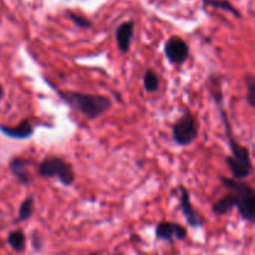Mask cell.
<instances>
[{
    "label": "cell",
    "instance_id": "1",
    "mask_svg": "<svg viewBox=\"0 0 255 255\" xmlns=\"http://www.w3.org/2000/svg\"><path fill=\"white\" fill-rule=\"evenodd\" d=\"M213 99L218 106L219 115L222 117V122L224 126L227 141H228L229 149H231V156L226 158V163L228 166L229 171L232 173V178L236 181H246L252 173H253V161L251 157V151L248 147L243 146L234 138L232 125L228 120L226 110L223 107V94H214Z\"/></svg>",
    "mask_w": 255,
    "mask_h": 255
},
{
    "label": "cell",
    "instance_id": "2",
    "mask_svg": "<svg viewBox=\"0 0 255 255\" xmlns=\"http://www.w3.org/2000/svg\"><path fill=\"white\" fill-rule=\"evenodd\" d=\"M60 99L76 110L89 120H96L106 114L112 106L110 97L96 94H82L76 91H61L56 90Z\"/></svg>",
    "mask_w": 255,
    "mask_h": 255
},
{
    "label": "cell",
    "instance_id": "3",
    "mask_svg": "<svg viewBox=\"0 0 255 255\" xmlns=\"http://www.w3.org/2000/svg\"><path fill=\"white\" fill-rule=\"evenodd\" d=\"M222 184L228 192H231L236 201V208L238 209L242 219L248 223L255 224V188L246 181H236L233 178L219 177Z\"/></svg>",
    "mask_w": 255,
    "mask_h": 255
},
{
    "label": "cell",
    "instance_id": "4",
    "mask_svg": "<svg viewBox=\"0 0 255 255\" xmlns=\"http://www.w3.org/2000/svg\"><path fill=\"white\" fill-rule=\"evenodd\" d=\"M37 173L44 178H57L60 183L70 187L76 181V176L70 162L59 156L45 157L37 166Z\"/></svg>",
    "mask_w": 255,
    "mask_h": 255
},
{
    "label": "cell",
    "instance_id": "5",
    "mask_svg": "<svg viewBox=\"0 0 255 255\" xmlns=\"http://www.w3.org/2000/svg\"><path fill=\"white\" fill-rule=\"evenodd\" d=\"M198 121L191 111H186L172 127V136L178 146H189L198 138Z\"/></svg>",
    "mask_w": 255,
    "mask_h": 255
},
{
    "label": "cell",
    "instance_id": "6",
    "mask_svg": "<svg viewBox=\"0 0 255 255\" xmlns=\"http://www.w3.org/2000/svg\"><path fill=\"white\" fill-rule=\"evenodd\" d=\"M164 55L171 64L182 65L188 60L189 46L182 37L172 36L164 44Z\"/></svg>",
    "mask_w": 255,
    "mask_h": 255
},
{
    "label": "cell",
    "instance_id": "7",
    "mask_svg": "<svg viewBox=\"0 0 255 255\" xmlns=\"http://www.w3.org/2000/svg\"><path fill=\"white\" fill-rule=\"evenodd\" d=\"M187 236H188L187 229L174 222H159L156 227V238L167 243H173L174 241H184Z\"/></svg>",
    "mask_w": 255,
    "mask_h": 255
},
{
    "label": "cell",
    "instance_id": "8",
    "mask_svg": "<svg viewBox=\"0 0 255 255\" xmlns=\"http://www.w3.org/2000/svg\"><path fill=\"white\" fill-rule=\"evenodd\" d=\"M179 207H181V211L188 226L192 228H201L202 224H203L201 216L192 206L191 194L184 186H179Z\"/></svg>",
    "mask_w": 255,
    "mask_h": 255
},
{
    "label": "cell",
    "instance_id": "9",
    "mask_svg": "<svg viewBox=\"0 0 255 255\" xmlns=\"http://www.w3.org/2000/svg\"><path fill=\"white\" fill-rule=\"evenodd\" d=\"M31 162L22 157H15L9 162V171L16 178L19 183L27 186L31 183V174L29 172V167Z\"/></svg>",
    "mask_w": 255,
    "mask_h": 255
},
{
    "label": "cell",
    "instance_id": "10",
    "mask_svg": "<svg viewBox=\"0 0 255 255\" xmlns=\"http://www.w3.org/2000/svg\"><path fill=\"white\" fill-rule=\"evenodd\" d=\"M134 32V22L133 21H125L120 24L116 29V42L121 54H127L131 47L132 37Z\"/></svg>",
    "mask_w": 255,
    "mask_h": 255
},
{
    "label": "cell",
    "instance_id": "11",
    "mask_svg": "<svg viewBox=\"0 0 255 255\" xmlns=\"http://www.w3.org/2000/svg\"><path fill=\"white\" fill-rule=\"evenodd\" d=\"M0 132L12 139H29L34 134V126H32L29 120H22L15 127L0 125Z\"/></svg>",
    "mask_w": 255,
    "mask_h": 255
},
{
    "label": "cell",
    "instance_id": "12",
    "mask_svg": "<svg viewBox=\"0 0 255 255\" xmlns=\"http://www.w3.org/2000/svg\"><path fill=\"white\" fill-rule=\"evenodd\" d=\"M233 208H236V201H234L233 194L229 192L228 194H226L224 197H222L219 201H217L216 203H213L212 206V212H213L216 216H226Z\"/></svg>",
    "mask_w": 255,
    "mask_h": 255
},
{
    "label": "cell",
    "instance_id": "13",
    "mask_svg": "<svg viewBox=\"0 0 255 255\" xmlns=\"http://www.w3.org/2000/svg\"><path fill=\"white\" fill-rule=\"evenodd\" d=\"M203 4L207 5V6H212L216 7V9L224 10L227 12H231L232 15L237 17H242L241 11L228 0H203Z\"/></svg>",
    "mask_w": 255,
    "mask_h": 255
},
{
    "label": "cell",
    "instance_id": "14",
    "mask_svg": "<svg viewBox=\"0 0 255 255\" xmlns=\"http://www.w3.org/2000/svg\"><path fill=\"white\" fill-rule=\"evenodd\" d=\"M159 85H161V81H159V77L153 70H147L143 75V89L146 92H149V94H153V92H157L159 90Z\"/></svg>",
    "mask_w": 255,
    "mask_h": 255
},
{
    "label": "cell",
    "instance_id": "15",
    "mask_svg": "<svg viewBox=\"0 0 255 255\" xmlns=\"http://www.w3.org/2000/svg\"><path fill=\"white\" fill-rule=\"evenodd\" d=\"M34 207H35V201L34 197L29 196L24 199L21 204H20L19 213H17V219L15 222H25L29 218H31V216L34 214Z\"/></svg>",
    "mask_w": 255,
    "mask_h": 255
},
{
    "label": "cell",
    "instance_id": "16",
    "mask_svg": "<svg viewBox=\"0 0 255 255\" xmlns=\"http://www.w3.org/2000/svg\"><path fill=\"white\" fill-rule=\"evenodd\" d=\"M25 242H26V238H25V234L22 231H12L7 236V244L11 247L12 251L17 252V253L25 249Z\"/></svg>",
    "mask_w": 255,
    "mask_h": 255
},
{
    "label": "cell",
    "instance_id": "17",
    "mask_svg": "<svg viewBox=\"0 0 255 255\" xmlns=\"http://www.w3.org/2000/svg\"><path fill=\"white\" fill-rule=\"evenodd\" d=\"M244 84L247 89V101L255 110V75H244Z\"/></svg>",
    "mask_w": 255,
    "mask_h": 255
},
{
    "label": "cell",
    "instance_id": "18",
    "mask_svg": "<svg viewBox=\"0 0 255 255\" xmlns=\"http://www.w3.org/2000/svg\"><path fill=\"white\" fill-rule=\"evenodd\" d=\"M67 16H69V19L71 20L76 26L82 27V29H89V27L92 26L91 21H90L89 19H86L85 16H82V15L75 14V12L72 11H67Z\"/></svg>",
    "mask_w": 255,
    "mask_h": 255
},
{
    "label": "cell",
    "instance_id": "19",
    "mask_svg": "<svg viewBox=\"0 0 255 255\" xmlns=\"http://www.w3.org/2000/svg\"><path fill=\"white\" fill-rule=\"evenodd\" d=\"M2 96H4V90H2V86L0 85V100H1Z\"/></svg>",
    "mask_w": 255,
    "mask_h": 255
},
{
    "label": "cell",
    "instance_id": "20",
    "mask_svg": "<svg viewBox=\"0 0 255 255\" xmlns=\"http://www.w3.org/2000/svg\"><path fill=\"white\" fill-rule=\"evenodd\" d=\"M91 255H97V254H91Z\"/></svg>",
    "mask_w": 255,
    "mask_h": 255
}]
</instances>
